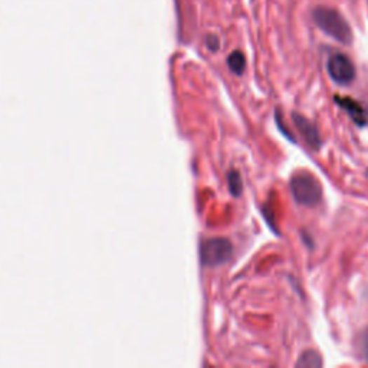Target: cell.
Here are the masks:
<instances>
[{"mask_svg": "<svg viewBox=\"0 0 368 368\" xmlns=\"http://www.w3.org/2000/svg\"><path fill=\"white\" fill-rule=\"evenodd\" d=\"M233 246L228 239L213 238L200 245V261L205 266H219L232 258Z\"/></svg>", "mask_w": 368, "mask_h": 368, "instance_id": "obj_3", "label": "cell"}, {"mask_svg": "<svg viewBox=\"0 0 368 368\" xmlns=\"http://www.w3.org/2000/svg\"><path fill=\"white\" fill-rule=\"evenodd\" d=\"M336 105L339 108H343L344 111L348 112V116L353 118V121L360 125L364 127L367 124V118H368V112L367 109L355 100L348 98V97H335L334 98Z\"/></svg>", "mask_w": 368, "mask_h": 368, "instance_id": "obj_6", "label": "cell"}, {"mask_svg": "<svg viewBox=\"0 0 368 368\" xmlns=\"http://www.w3.org/2000/svg\"><path fill=\"white\" fill-rule=\"evenodd\" d=\"M297 367L301 368H320L322 367V358L321 355L314 351V350H308L301 354L299 360L297 361Z\"/></svg>", "mask_w": 368, "mask_h": 368, "instance_id": "obj_7", "label": "cell"}, {"mask_svg": "<svg viewBox=\"0 0 368 368\" xmlns=\"http://www.w3.org/2000/svg\"><path fill=\"white\" fill-rule=\"evenodd\" d=\"M367 179H368V170H367Z\"/></svg>", "mask_w": 368, "mask_h": 368, "instance_id": "obj_13", "label": "cell"}, {"mask_svg": "<svg viewBox=\"0 0 368 368\" xmlns=\"http://www.w3.org/2000/svg\"><path fill=\"white\" fill-rule=\"evenodd\" d=\"M294 199L298 205L313 207L317 206L322 199V189L318 180L309 173H297L289 183Z\"/></svg>", "mask_w": 368, "mask_h": 368, "instance_id": "obj_2", "label": "cell"}, {"mask_svg": "<svg viewBox=\"0 0 368 368\" xmlns=\"http://www.w3.org/2000/svg\"><path fill=\"white\" fill-rule=\"evenodd\" d=\"M358 348L361 353V357L365 362H368V328H365L358 338Z\"/></svg>", "mask_w": 368, "mask_h": 368, "instance_id": "obj_10", "label": "cell"}, {"mask_svg": "<svg viewBox=\"0 0 368 368\" xmlns=\"http://www.w3.org/2000/svg\"><path fill=\"white\" fill-rule=\"evenodd\" d=\"M327 71L331 79L338 85H350L355 79V67L344 53H334L329 56Z\"/></svg>", "mask_w": 368, "mask_h": 368, "instance_id": "obj_4", "label": "cell"}, {"mask_svg": "<svg viewBox=\"0 0 368 368\" xmlns=\"http://www.w3.org/2000/svg\"><path fill=\"white\" fill-rule=\"evenodd\" d=\"M292 120L299 134L306 141V144L309 147H313L315 151L320 150L322 146V138H321L318 128L308 118H305L302 114H298V112H292Z\"/></svg>", "mask_w": 368, "mask_h": 368, "instance_id": "obj_5", "label": "cell"}, {"mask_svg": "<svg viewBox=\"0 0 368 368\" xmlns=\"http://www.w3.org/2000/svg\"><path fill=\"white\" fill-rule=\"evenodd\" d=\"M228 65H229V69L236 74V75H242L245 72V68H246V58L245 55L240 52V50H235L229 55L228 58Z\"/></svg>", "mask_w": 368, "mask_h": 368, "instance_id": "obj_8", "label": "cell"}, {"mask_svg": "<svg viewBox=\"0 0 368 368\" xmlns=\"http://www.w3.org/2000/svg\"><path fill=\"white\" fill-rule=\"evenodd\" d=\"M206 43H207V46H209L210 50H217V49H219V39H217V36H214V35L207 36Z\"/></svg>", "mask_w": 368, "mask_h": 368, "instance_id": "obj_12", "label": "cell"}, {"mask_svg": "<svg viewBox=\"0 0 368 368\" xmlns=\"http://www.w3.org/2000/svg\"><path fill=\"white\" fill-rule=\"evenodd\" d=\"M313 19L320 29L343 45L353 43V31L346 18L335 9L320 6L313 11Z\"/></svg>", "mask_w": 368, "mask_h": 368, "instance_id": "obj_1", "label": "cell"}, {"mask_svg": "<svg viewBox=\"0 0 368 368\" xmlns=\"http://www.w3.org/2000/svg\"><path fill=\"white\" fill-rule=\"evenodd\" d=\"M275 120H276V125H278V128L282 131V134H284L289 141H292V143H295V139H294V135L289 132V131H287L285 130V125L284 124H282V121H280V114H279V111H276L275 112Z\"/></svg>", "mask_w": 368, "mask_h": 368, "instance_id": "obj_11", "label": "cell"}, {"mask_svg": "<svg viewBox=\"0 0 368 368\" xmlns=\"http://www.w3.org/2000/svg\"><path fill=\"white\" fill-rule=\"evenodd\" d=\"M228 183H229V190L231 193L238 197L240 196L242 190H243V186H242V179H240V175L236 172V170H232V172L229 173L228 176Z\"/></svg>", "mask_w": 368, "mask_h": 368, "instance_id": "obj_9", "label": "cell"}]
</instances>
